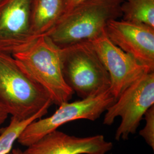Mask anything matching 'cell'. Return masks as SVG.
I'll return each mask as SVG.
<instances>
[{"instance_id":"6","label":"cell","mask_w":154,"mask_h":154,"mask_svg":"<svg viewBox=\"0 0 154 154\" xmlns=\"http://www.w3.org/2000/svg\"><path fill=\"white\" fill-rule=\"evenodd\" d=\"M154 105V72H150L129 86L107 109L103 123L110 126L121 117L115 139L126 140L137 132L146 112Z\"/></svg>"},{"instance_id":"15","label":"cell","mask_w":154,"mask_h":154,"mask_svg":"<svg viewBox=\"0 0 154 154\" xmlns=\"http://www.w3.org/2000/svg\"><path fill=\"white\" fill-rule=\"evenodd\" d=\"M83 0H64L65 10L63 14L70 10L74 6L76 5L78 3L81 2Z\"/></svg>"},{"instance_id":"14","label":"cell","mask_w":154,"mask_h":154,"mask_svg":"<svg viewBox=\"0 0 154 154\" xmlns=\"http://www.w3.org/2000/svg\"><path fill=\"white\" fill-rule=\"evenodd\" d=\"M144 118L146 121L145 126L140 130L139 135L144 139L146 143L154 149V105L147 110Z\"/></svg>"},{"instance_id":"9","label":"cell","mask_w":154,"mask_h":154,"mask_svg":"<svg viewBox=\"0 0 154 154\" xmlns=\"http://www.w3.org/2000/svg\"><path fill=\"white\" fill-rule=\"evenodd\" d=\"M106 34L114 44L154 71V28L115 20L108 23Z\"/></svg>"},{"instance_id":"1","label":"cell","mask_w":154,"mask_h":154,"mask_svg":"<svg viewBox=\"0 0 154 154\" xmlns=\"http://www.w3.org/2000/svg\"><path fill=\"white\" fill-rule=\"evenodd\" d=\"M122 0H83L64 13L47 35L60 48L91 42L106 33L108 23L122 17Z\"/></svg>"},{"instance_id":"2","label":"cell","mask_w":154,"mask_h":154,"mask_svg":"<svg viewBox=\"0 0 154 154\" xmlns=\"http://www.w3.org/2000/svg\"><path fill=\"white\" fill-rule=\"evenodd\" d=\"M0 102L11 117L22 121L48 113L49 94L24 72L12 55L0 53Z\"/></svg>"},{"instance_id":"5","label":"cell","mask_w":154,"mask_h":154,"mask_svg":"<svg viewBox=\"0 0 154 154\" xmlns=\"http://www.w3.org/2000/svg\"><path fill=\"white\" fill-rule=\"evenodd\" d=\"M116 100L109 90L103 93L72 102H63L58 106V109L51 116L41 118L30 123L17 141L23 146L28 147L67 123L79 119L95 121Z\"/></svg>"},{"instance_id":"10","label":"cell","mask_w":154,"mask_h":154,"mask_svg":"<svg viewBox=\"0 0 154 154\" xmlns=\"http://www.w3.org/2000/svg\"><path fill=\"white\" fill-rule=\"evenodd\" d=\"M26 147L22 154H107L113 143L101 134L80 137L56 130Z\"/></svg>"},{"instance_id":"16","label":"cell","mask_w":154,"mask_h":154,"mask_svg":"<svg viewBox=\"0 0 154 154\" xmlns=\"http://www.w3.org/2000/svg\"><path fill=\"white\" fill-rule=\"evenodd\" d=\"M9 115V114L5 106L0 102V125L5 121Z\"/></svg>"},{"instance_id":"7","label":"cell","mask_w":154,"mask_h":154,"mask_svg":"<svg viewBox=\"0 0 154 154\" xmlns=\"http://www.w3.org/2000/svg\"><path fill=\"white\" fill-rule=\"evenodd\" d=\"M90 42L109 75L110 92L116 99L144 74L154 72L114 44L106 33Z\"/></svg>"},{"instance_id":"17","label":"cell","mask_w":154,"mask_h":154,"mask_svg":"<svg viewBox=\"0 0 154 154\" xmlns=\"http://www.w3.org/2000/svg\"><path fill=\"white\" fill-rule=\"evenodd\" d=\"M22 150L20 149H14L10 154H22Z\"/></svg>"},{"instance_id":"13","label":"cell","mask_w":154,"mask_h":154,"mask_svg":"<svg viewBox=\"0 0 154 154\" xmlns=\"http://www.w3.org/2000/svg\"><path fill=\"white\" fill-rule=\"evenodd\" d=\"M47 113L41 112L33 117L20 121L11 117L8 126L0 130V154H8L13 148L14 143L28 125L33 121L42 118Z\"/></svg>"},{"instance_id":"8","label":"cell","mask_w":154,"mask_h":154,"mask_svg":"<svg viewBox=\"0 0 154 154\" xmlns=\"http://www.w3.org/2000/svg\"><path fill=\"white\" fill-rule=\"evenodd\" d=\"M32 1H0V53L13 55L36 39L30 28Z\"/></svg>"},{"instance_id":"4","label":"cell","mask_w":154,"mask_h":154,"mask_svg":"<svg viewBox=\"0 0 154 154\" xmlns=\"http://www.w3.org/2000/svg\"><path fill=\"white\" fill-rule=\"evenodd\" d=\"M60 49L63 77L74 93L84 99L110 90L109 75L90 42Z\"/></svg>"},{"instance_id":"18","label":"cell","mask_w":154,"mask_h":154,"mask_svg":"<svg viewBox=\"0 0 154 154\" xmlns=\"http://www.w3.org/2000/svg\"><path fill=\"white\" fill-rule=\"evenodd\" d=\"M0 1H1V0H0Z\"/></svg>"},{"instance_id":"3","label":"cell","mask_w":154,"mask_h":154,"mask_svg":"<svg viewBox=\"0 0 154 154\" xmlns=\"http://www.w3.org/2000/svg\"><path fill=\"white\" fill-rule=\"evenodd\" d=\"M18 65L60 106L72 99L74 92L62 72L61 49L48 35L34 40L25 49L13 54Z\"/></svg>"},{"instance_id":"12","label":"cell","mask_w":154,"mask_h":154,"mask_svg":"<svg viewBox=\"0 0 154 154\" xmlns=\"http://www.w3.org/2000/svg\"><path fill=\"white\" fill-rule=\"evenodd\" d=\"M122 20L154 28V0H122Z\"/></svg>"},{"instance_id":"11","label":"cell","mask_w":154,"mask_h":154,"mask_svg":"<svg viewBox=\"0 0 154 154\" xmlns=\"http://www.w3.org/2000/svg\"><path fill=\"white\" fill-rule=\"evenodd\" d=\"M64 10V0H32L30 28L34 38L47 35L63 15Z\"/></svg>"}]
</instances>
